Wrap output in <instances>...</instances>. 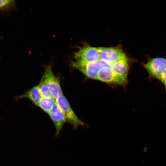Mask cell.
<instances>
[{
    "label": "cell",
    "mask_w": 166,
    "mask_h": 166,
    "mask_svg": "<svg viewBox=\"0 0 166 166\" xmlns=\"http://www.w3.org/2000/svg\"><path fill=\"white\" fill-rule=\"evenodd\" d=\"M98 48L97 59L94 62L85 63L83 66L85 76L89 79L97 80L99 73L107 70H112L118 75L121 61L127 57L123 49L120 46Z\"/></svg>",
    "instance_id": "1"
},
{
    "label": "cell",
    "mask_w": 166,
    "mask_h": 166,
    "mask_svg": "<svg viewBox=\"0 0 166 166\" xmlns=\"http://www.w3.org/2000/svg\"><path fill=\"white\" fill-rule=\"evenodd\" d=\"M56 101L63 113L66 122L72 125L75 128L84 125V123L77 117L64 96L63 95L58 97Z\"/></svg>",
    "instance_id": "2"
},
{
    "label": "cell",
    "mask_w": 166,
    "mask_h": 166,
    "mask_svg": "<svg viewBox=\"0 0 166 166\" xmlns=\"http://www.w3.org/2000/svg\"><path fill=\"white\" fill-rule=\"evenodd\" d=\"M45 69L44 73L42 78L49 87L52 97L56 100L58 97L63 95L60 81L53 74L51 64L47 65Z\"/></svg>",
    "instance_id": "3"
},
{
    "label": "cell",
    "mask_w": 166,
    "mask_h": 166,
    "mask_svg": "<svg viewBox=\"0 0 166 166\" xmlns=\"http://www.w3.org/2000/svg\"><path fill=\"white\" fill-rule=\"evenodd\" d=\"M143 66L150 76L158 79L166 68V59L162 57L152 58Z\"/></svg>",
    "instance_id": "4"
},
{
    "label": "cell",
    "mask_w": 166,
    "mask_h": 166,
    "mask_svg": "<svg viewBox=\"0 0 166 166\" xmlns=\"http://www.w3.org/2000/svg\"><path fill=\"white\" fill-rule=\"evenodd\" d=\"M48 115L55 125L56 130V136H58L60 131L66 121L63 113L56 101Z\"/></svg>",
    "instance_id": "5"
},
{
    "label": "cell",
    "mask_w": 166,
    "mask_h": 166,
    "mask_svg": "<svg viewBox=\"0 0 166 166\" xmlns=\"http://www.w3.org/2000/svg\"><path fill=\"white\" fill-rule=\"evenodd\" d=\"M42 97L38 85L27 90L25 93L14 98L17 101L23 98H27L30 100L35 105L38 106Z\"/></svg>",
    "instance_id": "6"
},
{
    "label": "cell",
    "mask_w": 166,
    "mask_h": 166,
    "mask_svg": "<svg viewBox=\"0 0 166 166\" xmlns=\"http://www.w3.org/2000/svg\"><path fill=\"white\" fill-rule=\"evenodd\" d=\"M56 102V100L52 97H42L38 106L48 114Z\"/></svg>",
    "instance_id": "7"
},
{
    "label": "cell",
    "mask_w": 166,
    "mask_h": 166,
    "mask_svg": "<svg viewBox=\"0 0 166 166\" xmlns=\"http://www.w3.org/2000/svg\"><path fill=\"white\" fill-rule=\"evenodd\" d=\"M15 1L14 0H0V11L7 13L16 10Z\"/></svg>",
    "instance_id": "8"
},
{
    "label": "cell",
    "mask_w": 166,
    "mask_h": 166,
    "mask_svg": "<svg viewBox=\"0 0 166 166\" xmlns=\"http://www.w3.org/2000/svg\"><path fill=\"white\" fill-rule=\"evenodd\" d=\"M38 85L42 97H52L51 93L49 87L42 78Z\"/></svg>",
    "instance_id": "9"
},
{
    "label": "cell",
    "mask_w": 166,
    "mask_h": 166,
    "mask_svg": "<svg viewBox=\"0 0 166 166\" xmlns=\"http://www.w3.org/2000/svg\"><path fill=\"white\" fill-rule=\"evenodd\" d=\"M165 85H166V68L161 74L158 78Z\"/></svg>",
    "instance_id": "10"
},
{
    "label": "cell",
    "mask_w": 166,
    "mask_h": 166,
    "mask_svg": "<svg viewBox=\"0 0 166 166\" xmlns=\"http://www.w3.org/2000/svg\"><path fill=\"white\" fill-rule=\"evenodd\" d=\"M166 88V85H165Z\"/></svg>",
    "instance_id": "11"
}]
</instances>
